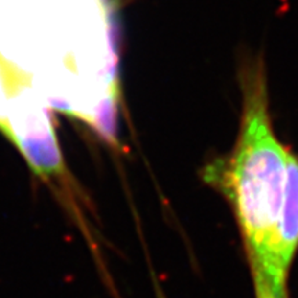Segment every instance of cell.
I'll return each instance as SVG.
<instances>
[{
	"instance_id": "6da1fadb",
	"label": "cell",
	"mask_w": 298,
	"mask_h": 298,
	"mask_svg": "<svg viewBox=\"0 0 298 298\" xmlns=\"http://www.w3.org/2000/svg\"><path fill=\"white\" fill-rule=\"evenodd\" d=\"M117 35L111 0H1L0 55L42 98L116 144Z\"/></svg>"
},
{
	"instance_id": "277c9868",
	"label": "cell",
	"mask_w": 298,
	"mask_h": 298,
	"mask_svg": "<svg viewBox=\"0 0 298 298\" xmlns=\"http://www.w3.org/2000/svg\"><path fill=\"white\" fill-rule=\"evenodd\" d=\"M298 250V155L289 151L287 173L282 206L276 222L275 233L267 265L260 272L271 282L286 287L291 262Z\"/></svg>"
},
{
	"instance_id": "8992f818",
	"label": "cell",
	"mask_w": 298,
	"mask_h": 298,
	"mask_svg": "<svg viewBox=\"0 0 298 298\" xmlns=\"http://www.w3.org/2000/svg\"><path fill=\"white\" fill-rule=\"evenodd\" d=\"M0 3H1V0H0Z\"/></svg>"
},
{
	"instance_id": "7a4b0ae2",
	"label": "cell",
	"mask_w": 298,
	"mask_h": 298,
	"mask_svg": "<svg viewBox=\"0 0 298 298\" xmlns=\"http://www.w3.org/2000/svg\"><path fill=\"white\" fill-rule=\"evenodd\" d=\"M243 108L232 152L210 163L203 178L228 199L252 271L267 265L282 206L290 148L276 137L269 114L265 67L246 65L240 76Z\"/></svg>"
},
{
	"instance_id": "5b68a950",
	"label": "cell",
	"mask_w": 298,
	"mask_h": 298,
	"mask_svg": "<svg viewBox=\"0 0 298 298\" xmlns=\"http://www.w3.org/2000/svg\"><path fill=\"white\" fill-rule=\"evenodd\" d=\"M255 298H287V287L276 286L260 272H252Z\"/></svg>"
},
{
	"instance_id": "3957f363",
	"label": "cell",
	"mask_w": 298,
	"mask_h": 298,
	"mask_svg": "<svg viewBox=\"0 0 298 298\" xmlns=\"http://www.w3.org/2000/svg\"><path fill=\"white\" fill-rule=\"evenodd\" d=\"M0 131L36 176L62 189L69 188L70 178L46 101L28 76L8 62H0Z\"/></svg>"
}]
</instances>
